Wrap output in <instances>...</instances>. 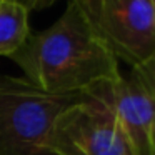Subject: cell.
Instances as JSON below:
<instances>
[{"mask_svg":"<svg viewBox=\"0 0 155 155\" xmlns=\"http://www.w3.org/2000/svg\"><path fill=\"white\" fill-rule=\"evenodd\" d=\"M25 78L48 94H84L120 75L118 60L88 22L77 0H68L52 27L28 35L12 55Z\"/></svg>","mask_w":155,"mask_h":155,"instance_id":"6da1fadb","label":"cell"},{"mask_svg":"<svg viewBox=\"0 0 155 155\" xmlns=\"http://www.w3.org/2000/svg\"><path fill=\"white\" fill-rule=\"evenodd\" d=\"M82 95L48 94L25 77H0V155H55V122Z\"/></svg>","mask_w":155,"mask_h":155,"instance_id":"7a4b0ae2","label":"cell"},{"mask_svg":"<svg viewBox=\"0 0 155 155\" xmlns=\"http://www.w3.org/2000/svg\"><path fill=\"white\" fill-rule=\"evenodd\" d=\"M117 60L155 67V0H77Z\"/></svg>","mask_w":155,"mask_h":155,"instance_id":"3957f363","label":"cell"},{"mask_svg":"<svg viewBox=\"0 0 155 155\" xmlns=\"http://www.w3.org/2000/svg\"><path fill=\"white\" fill-rule=\"evenodd\" d=\"M84 94L112 112L134 155H155V67L132 68Z\"/></svg>","mask_w":155,"mask_h":155,"instance_id":"277c9868","label":"cell"},{"mask_svg":"<svg viewBox=\"0 0 155 155\" xmlns=\"http://www.w3.org/2000/svg\"><path fill=\"white\" fill-rule=\"evenodd\" d=\"M52 150L55 155H134L112 112L85 94L58 115Z\"/></svg>","mask_w":155,"mask_h":155,"instance_id":"5b68a950","label":"cell"},{"mask_svg":"<svg viewBox=\"0 0 155 155\" xmlns=\"http://www.w3.org/2000/svg\"><path fill=\"white\" fill-rule=\"evenodd\" d=\"M28 35V10L18 0H0V55L12 57Z\"/></svg>","mask_w":155,"mask_h":155,"instance_id":"8992f818","label":"cell"},{"mask_svg":"<svg viewBox=\"0 0 155 155\" xmlns=\"http://www.w3.org/2000/svg\"><path fill=\"white\" fill-rule=\"evenodd\" d=\"M28 12L30 10H42V8L50 7L52 4H55L57 0H18Z\"/></svg>","mask_w":155,"mask_h":155,"instance_id":"52a82bcc","label":"cell"}]
</instances>
